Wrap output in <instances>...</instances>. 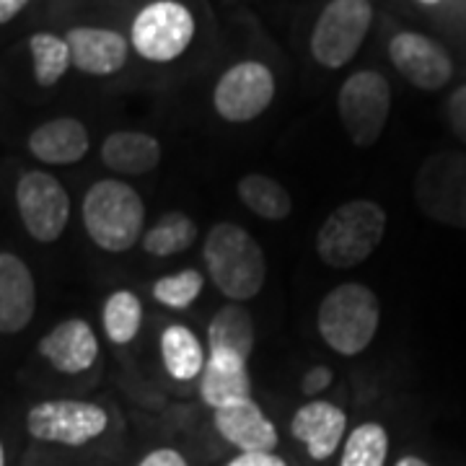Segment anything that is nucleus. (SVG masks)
I'll return each mask as SVG.
<instances>
[{
	"mask_svg": "<svg viewBox=\"0 0 466 466\" xmlns=\"http://www.w3.org/2000/svg\"><path fill=\"white\" fill-rule=\"evenodd\" d=\"M290 433L314 461H327L348 438V415L334 401L311 400L296 410Z\"/></svg>",
	"mask_w": 466,
	"mask_h": 466,
	"instance_id": "nucleus-12",
	"label": "nucleus"
},
{
	"mask_svg": "<svg viewBox=\"0 0 466 466\" xmlns=\"http://www.w3.org/2000/svg\"><path fill=\"white\" fill-rule=\"evenodd\" d=\"M213 425L218 435L231 443L238 453L249 451H275L280 443V433L275 422L262 412V407L254 400L236 401L231 407H223L213 412Z\"/></svg>",
	"mask_w": 466,
	"mask_h": 466,
	"instance_id": "nucleus-14",
	"label": "nucleus"
},
{
	"mask_svg": "<svg viewBox=\"0 0 466 466\" xmlns=\"http://www.w3.org/2000/svg\"><path fill=\"white\" fill-rule=\"evenodd\" d=\"M164 148L161 143L148 133L135 130H119L112 133L101 146V161L115 174L125 177H143L161 164Z\"/></svg>",
	"mask_w": 466,
	"mask_h": 466,
	"instance_id": "nucleus-19",
	"label": "nucleus"
},
{
	"mask_svg": "<svg viewBox=\"0 0 466 466\" xmlns=\"http://www.w3.org/2000/svg\"><path fill=\"white\" fill-rule=\"evenodd\" d=\"M389 433L381 422L358 425L342 443L339 466H386Z\"/></svg>",
	"mask_w": 466,
	"mask_h": 466,
	"instance_id": "nucleus-26",
	"label": "nucleus"
},
{
	"mask_svg": "<svg viewBox=\"0 0 466 466\" xmlns=\"http://www.w3.org/2000/svg\"><path fill=\"white\" fill-rule=\"evenodd\" d=\"M386 220V210L373 200H350L337 205L319 226V259L334 269L363 265L383 241Z\"/></svg>",
	"mask_w": 466,
	"mask_h": 466,
	"instance_id": "nucleus-2",
	"label": "nucleus"
},
{
	"mask_svg": "<svg viewBox=\"0 0 466 466\" xmlns=\"http://www.w3.org/2000/svg\"><path fill=\"white\" fill-rule=\"evenodd\" d=\"M109 425L106 410L94 401L47 400L34 404L26 415V431L42 443L86 446L96 441Z\"/></svg>",
	"mask_w": 466,
	"mask_h": 466,
	"instance_id": "nucleus-8",
	"label": "nucleus"
},
{
	"mask_svg": "<svg viewBox=\"0 0 466 466\" xmlns=\"http://www.w3.org/2000/svg\"><path fill=\"white\" fill-rule=\"evenodd\" d=\"M91 148V137L81 119L73 116H57L45 125H39L29 135V150L34 158L50 167H67L78 164Z\"/></svg>",
	"mask_w": 466,
	"mask_h": 466,
	"instance_id": "nucleus-18",
	"label": "nucleus"
},
{
	"mask_svg": "<svg viewBox=\"0 0 466 466\" xmlns=\"http://www.w3.org/2000/svg\"><path fill=\"white\" fill-rule=\"evenodd\" d=\"M202 288H205V275L195 267H187V269H179L174 275L158 278L150 293H153L156 303L167 306L171 311H184L200 299Z\"/></svg>",
	"mask_w": 466,
	"mask_h": 466,
	"instance_id": "nucleus-28",
	"label": "nucleus"
},
{
	"mask_svg": "<svg viewBox=\"0 0 466 466\" xmlns=\"http://www.w3.org/2000/svg\"><path fill=\"white\" fill-rule=\"evenodd\" d=\"M422 177H431V184L420 182V202L428 205V202L441 200V198H449V195L459 192V198L446 202L435 213V218L466 228V167H435V171L425 168Z\"/></svg>",
	"mask_w": 466,
	"mask_h": 466,
	"instance_id": "nucleus-23",
	"label": "nucleus"
},
{
	"mask_svg": "<svg viewBox=\"0 0 466 466\" xmlns=\"http://www.w3.org/2000/svg\"><path fill=\"white\" fill-rule=\"evenodd\" d=\"M449 119L453 133L466 143V86H461L449 101Z\"/></svg>",
	"mask_w": 466,
	"mask_h": 466,
	"instance_id": "nucleus-30",
	"label": "nucleus"
},
{
	"mask_svg": "<svg viewBox=\"0 0 466 466\" xmlns=\"http://www.w3.org/2000/svg\"><path fill=\"white\" fill-rule=\"evenodd\" d=\"M84 226L101 251H130L143 236L146 202L127 182L101 179L86 192Z\"/></svg>",
	"mask_w": 466,
	"mask_h": 466,
	"instance_id": "nucleus-4",
	"label": "nucleus"
},
{
	"mask_svg": "<svg viewBox=\"0 0 466 466\" xmlns=\"http://www.w3.org/2000/svg\"><path fill=\"white\" fill-rule=\"evenodd\" d=\"M373 21L370 0H332L311 32V55L319 66L339 70L363 47Z\"/></svg>",
	"mask_w": 466,
	"mask_h": 466,
	"instance_id": "nucleus-6",
	"label": "nucleus"
},
{
	"mask_svg": "<svg viewBox=\"0 0 466 466\" xmlns=\"http://www.w3.org/2000/svg\"><path fill=\"white\" fill-rule=\"evenodd\" d=\"M198 238V223L179 210L158 218L143 236V249L150 257H174L187 251Z\"/></svg>",
	"mask_w": 466,
	"mask_h": 466,
	"instance_id": "nucleus-25",
	"label": "nucleus"
},
{
	"mask_svg": "<svg viewBox=\"0 0 466 466\" xmlns=\"http://www.w3.org/2000/svg\"><path fill=\"white\" fill-rule=\"evenodd\" d=\"M29 50L34 60V78L39 86H55L73 66L67 42L55 34H34L29 39Z\"/></svg>",
	"mask_w": 466,
	"mask_h": 466,
	"instance_id": "nucleus-27",
	"label": "nucleus"
},
{
	"mask_svg": "<svg viewBox=\"0 0 466 466\" xmlns=\"http://www.w3.org/2000/svg\"><path fill=\"white\" fill-rule=\"evenodd\" d=\"M332 381H334L332 368L314 366L303 373V379H300V391H303L306 397H319L321 391H327V389H329V383Z\"/></svg>",
	"mask_w": 466,
	"mask_h": 466,
	"instance_id": "nucleus-29",
	"label": "nucleus"
},
{
	"mask_svg": "<svg viewBox=\"0 0 466 466\" xmlns=\"http://www.w3.org/2000/svg\"><path fill=\"white\" fill-rule=\"evenodd\" d=\"M337 112L350 140L358 148H370L391 115V86L379 70H358L339 88Z\"/></svg>",
	"mask_w": 466,
	"mask_h": 466,
	"instance_id": "nucleus-7",
	"label": "nucleus"
},
{
	"mask_svg": "<svg viewBox=\"0 0 466 466\" xmlns=\"http://www.w3.org/2000/svg\"><path fill=\"white\" fill-rule=\"evenodd\" d=\"M39 355L57 373L78 376L96 366L99 339L86 319H66L39 339Z\"/></svg>",
	"mask_w": 466,
	"mask_h": 466,
	"instance_id": "nucleus-13",
	"label": "nucleus"
},
{
	"mask_svg": "<svg viewBox=\"0 0 466 466\" xmlns=\"http://www.w3.org/2000/svg\"><path fill=\"white\" fill-rule=\"evenodd\" d=\"M161 363L174 381H195L202 376L205 368V348L200 337L184 324H168L158 337Z\"/></svg>",
	"mask_w": 466,
	"mask_h": 466,
	"instance_id": "nucleus-21",
	"label": "nucleus"
},
{
	"mask_svg": "<svg viewBox=\"0 0 466 466\" xmlns=\"http://www.w3.org/2000/svg\"><path fill=\"white\" fill-rule=\"evenodd\" d=\"M275 99V76L259 60H244L218 78L213 106L226 122L244 125L262 116Z\"/></svg>",
	"mask_w": 466,
	"mask_h": 466,
	"instance_id": "nucleus-10",
	"label": "nucleus"
},
{
	"mask_svg": "<svg viewBox=\"0 0 466 466\" xmlns=\"http://www.w3.org/2000/svg\"><path fill=\"white\" fill-rule=\"evenodd\" d=\"M101 321H104V334L112 345H130L143 327V303L137 293L127 288L115 290L104 300Z\"/></svg>",
	"mask_w": 466,
	"mask_h": 466,
	"instance_id": "nucleus-24",
	"label": "nucleus"
},
{
	"mask_svg": "<svg viewBox=\"0 0 466 466\" xmlns=\"http://www.w3.org/2000/svg\"><path fill=\"white\" fill-rule=\"evenodd\" d=\"M420 3H425V5H435V3H441V0H420Z\"/></svg>",
	"mask_w": 466,
	"mask_h": 466,
	"instance_id": "nucleus-36",
	"label": "nucleus"
},
{
	"mask_svg": "<svg viewBox=\"0 0 466 466\" xmlns=\"http://www.w3.org/2000/svg\"><path fill=\"white\" fill-rule=\"evenodd\" d=\"M394 466H431L425 459H420V456H401L400 461Z\"/></svg>",
	"mask_w": 466,
	"mask_h": 466,
	"instance_id": "nucleus-34",
	"label": "nucleus"
},
{
	"mask_svg": "<svg viewBox=\"0 0 466 466\" xmlns=\"http://www.w3.org/2000/svg\"><path fill=\"white\" fill-rule=\"evenodd\" d=\"M205 269L218 293L233 303L257 299L267 283V257L259 241L238 223H216L205 236Z\"/></svg>",
	"mask_w": 466,
	"mask_h": 466,
	"instance_id": "nucleus-1",
	"label": "nucleus"
},
{
	"mask_svg": "<svg viewBox=\"0 0 466 466\" xmlns=\"http://www.w3.org/2000/svg\"><path fill=\"white\" fill-rule=\"evenodd\" d=\"M195 32L198 24L184 3L153 0L137 11L130 29V45L148 63H171L189 50Z\"/></svg>",
	"mask_w": 466,
	"mask_h": 466,
	"instance_id": "nucleus-5",
	"label": "nucleus"
},
{
	"mask_svg": "<svg viewBox=\"0 0 466 466\" xmlns=\"http://www.w3.org/2000/svg\"><path fill=\"white\" fill-rule=\"evenodd\" d=\"M0 466H5V449H3V441H0Z\"/></svg>",
	"mask_w": 466,
	"mask_h": 466,
	"instance_id": "nucleus-35",
	"label": "nucleus"
},
{
	"mask_svg": "<svg viewBox=\"0 0 466 466\" xmlns=\"http://www.w3.org/2000/svg\"><path fill=\"white\" fill-rule=\"evenodd\" d=\"M16 208L34 241H57L70 220L67 189L47 171H26L16 184Z\"/></svg>",
	"mask_w": 466,
	"mask_h": 466,
	"instance_id": "nucleus-9",
	"label": "nucleus"
},
{
	"mask_svg": "<svg viewBox=\"0 0 466 466\" xmlns=\"http://www.w3.org/2000/svg\"><path fill=\"white\" fill-rule=\"evenodd\" d=\"M236 195L238 200L247 205V210H251L257 218L262 220H285L293 213V198L285 189L283 184L267 174H247L241 177L236 184Z\"/></svg>",
	"mask_w": 466,
	"mask_h": 466,
	"instance_id": "nucleus-22",
	"label": "nucleus"
},
{
	"mask_svg": "<svg viewBox=\"0 0 466 466\" xmlns=\"http://www.w3.org/2000/svg\"><path fill=\"white\" fill-rule=\"evenodd\" d=\"M137 466H189L187 456L177 449H156L148 456H143Z\"/></svg>",
	"mask_w": 466,
	"mask_h": 466,
	"instance_id": "nucleus-32",
	"label": "nucleus"
},
{
	"mask_svg": "<svg viewBox=\"0 0 466 466\" xmlns=\"http://www.w3.org/2000/svg\"><path fill=\"white\" fill-rule=\"evenodd\" d=\"M36 311V283L26 262L0 251V334H16L32 324Z\"/></svg>",
	"mask_w": 466,
	"mask_h": 466,
	"instance_id": "nucleus-15",
	"label": "nucleus"
},
{
	"mask_svg": "<svg viewBox=\"0 0 466 466\" xmlns=\"http://www.w3.org/2000/svg\"><path fill=\"white\" fill-rule=\"evenodd\" d=\"M389 57L401 76L422 91H438L453 76L446 47L425 34L400 32L389 42Z\"/></svg>",
	"mask_w": 466,
	"mask_h": 466,
	"instance_id": "nucleus-11",
	"label": "nucleus"
},
{
	"mask_svg": "<svg viewBox=\"0 0 466 466\" xmlns=\"http://www.w3.org/2000/svg\"><path fill=\"white\" fill-rule=\"evenodd\" d=\"M29 0H0V24H8L11 18H16Z\"/></svg>",
	"mask_w": 466,
	"mask_h": 466,
	"instance_id": "nucleus-33",
	"label": "nucleus"
},
{
	"mask_svg": "<svg viewBox=\"0 0 466 466\" xmlns=\"http://www.w3.org/2000/svg\"><path fill=\"white\" fill-rule=\"evenodd\" d=\"M254 319L241 303L218 309L208 324V352H223L249 360L254 352Z\"/></svg>",
	"mask_w": 466,
	"mask_h": 466,
	"instance_id": "nucleus-20",
	"label": "nucleus"
},
{
	"mask_svg": "<svg viewBox=\"0 0 466 466\" xmlns=\"http://www.w3.org/2000/svg\"><path fill=\"white\" fill-rule=\"evenodd\" d=\"M381 324L379 296L363 283L332 288L317 311V329L324 345L342 358H355L370 348Z\"/></svg>",
	"mask_w": 466,
	"mask_h": 466,
	"instance_id": "nucleus-3",
	"label": "nucleus"
},
{
	"mask_svg": "<svg viewBox=\"0 0 466 466\" xmlns=\"http://www.w3.org/2000/svg\"><path fill=\"white\" fill-rule=\"evenodd\" d=\"M200 397L213 412L236 401L251 400L249 360L223 352H208L200 376Z\"/></svg>",
	"mask_w": 466,
	"mask_h": 466,
	"instance_id": "nucleus-17",
	"label": "nucleus"
},
{
	"mask_svg": "<svg viewBox=\"0 0 466 466\" xmlns=\"http://www.w3.org/2000/svg\"><path fill=\"white\" fill-rule=\"evenodd\" d=\"M66 42L73 66L88 76H112L122 70L130 52V42L122 34L96 26H76L67 32Z\"/></svg>",
	"mask_w": 466,
	"mask_h": 466,
	"instance_id": "nucleus-16",
	"label": "nucleus"
},
{
	"mask_svg": "<svg viewBox=\"0 0 466 466\" xmlns=\"http://www.w3.org/2000/svg\"><path fill=\"white\" fill-rule=\"evenodd\" d=\"M226 466H288V461L275 451H249V453H238Z\"/></svg>",
	"mask_w": 466,
	"mask_h": 466,
	"instance_id": "nucleus-31",
	"label": "nucleus"
}]
</instances>
